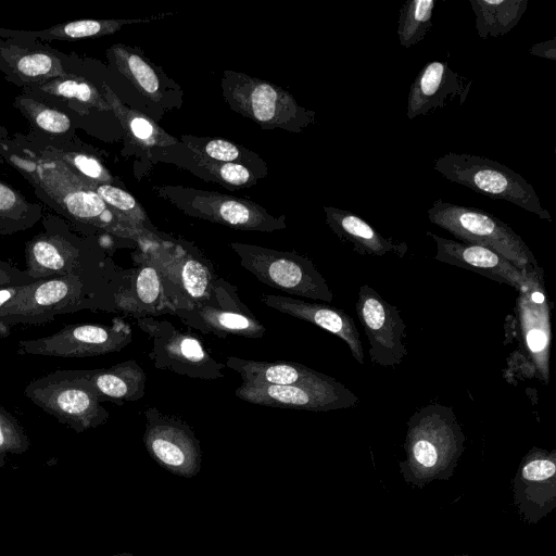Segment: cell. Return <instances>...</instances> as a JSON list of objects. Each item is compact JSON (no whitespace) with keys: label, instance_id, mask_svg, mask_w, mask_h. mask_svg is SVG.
<instances>
[{"label":"cell","instance_id":"ee69618b","mask_svg":"<svg viewBox=\"0 0 556 556\" xmlns=\"http://www.w3.org/2000/svg\"><path fill=\"white\" fill-rule=\"evenodd\" d=\"M112 556H135L134 554L131 553H128V552H123V553H117V554H114Z\"/></svg>","mask_w":556,"mask_h":556},{"label":"cell","instance_id":"f1b7e54d","mask_svg":"<svg viewBox=\"0 0 556 556\" xmlns=\"http://www.w3.org/2000/svg\"><path fill=\"white\" fill-rule=\"evenodd\" d=\"M102 93L127 137L136 146L148 149L165 148L178 143L177 138L167 134L146 114L125 105L105 83L102 84Z\"/></svg>","mask_w":556,"mask_h":556},{"label":"cell","instance_id":"8fae6325","mask_svg":"<svg viewBox=\"0 0 556 556\" xmlns=\"http://www.w3.org/2000/svg\"><path fill=\"white\" fill-rule=\"evenodd\" d=\"M131 338L129 326L119 319L112 325H68L53 334L20 341L18 353L58 357L94 356L117 352Z\"/></svg>","mask_w":556,"mask_h":556},{"label":"cell","instance_id":"5b68a950","mask_svg":"<svg viewBox=\"0 0 556 556\" xmlns=\"http://www.w3.org/2000/svg\"><path fill=\"white\" fill-rule=\"evenodd\" d=\"M433 168L452 182L466 186L491 199L508 201L540 218L552 220L531 184L496 161L450 152L435 159Z\"/></svg>","mask_w":556,"mask_h":556},{"label":"cell","instance_id":"277c9868","mask_svg":"<svg viewBox=\"0 0 556 556\" xmlns=\"http://www.w3.org/2000/svg\"><path fill=\"white\" fill-rule=\"evenodd\" d=\"M429 220L460 242L488 248L511 262L522 273L541 271L533 253L511 227L481 208L438 199L427 211Z\"/></svg>","mask_w":556,"mask_h":556},{"label":"cell","instance_id":"ab89813d","mask_svg":"<svg viewBox=\"0 0 556 556\" xmlns=\"http://www.w3.org/2000/svg\"><path fill=\"white\" fill-rule=\"evenodd\" d=\"M29 447V440L17 424L0 407V467L5 464L8 454H23Z\"/></svg>","mask_w":556,"mask_h":556},{"label":"cell","instance_id":"e0dca14e","mask_svg":"<svg viewBox=\"0 0 556 556\" xmlns=\"http://www.w3.org/2000/svg\"><path fill=\"white\" fill-rule=\"evenodd\" d=\"M471 85V78L454 71L446 61H431L420 70L410 85L406 115L414 119L454 103L462 105Z\"/></svg>","mask_w":556,"mask_h":556},{"label":"cell","instance_id":"52a82bcc","mask_svg":"<svg viewBox=\"0 0 556 556\" xmlns=\"http://www.w3.org/2000/svg\"><path fill=\"white\" fill-rule=\"evenodd\" d=\"M25 394L38 406L77 432L106 421L108 410L89 381L87 370H65L33 381Z\"/></svg>","mask_w":556,"mask_h":556},{"label":"cell","instance_id":"d6986e66","mask_svg":"<svg viewBox=\"0 0 556 556\" xmlns=\"http://www.w3.org/2000/svg\"><path fill=\"white\" fill-rule=\"evenodd\" d=\"M177 314L186 324L219 337L233 334L255 339L266 332V328L237 298H230L228 303L220 300L217 282L208 299L179 307Z\"/></svg>","mask_w":556,"mask_h":556},{"label":"cell","instance_id":"3957f363","mask_svg":"<svg viewBox=\"0 0 556 556\" xmlns=\"http://www.w3.org/2000/svg\"><path fill=\"white\" fill-rule=\"evenodd\" d=\"M222 96L228 106L263 129L300 134L316 123V113L300 105L285 89L244 73L223 72Z\"/></svg>","mask_w":556,"mask_h":556},{"label":"cell","instance_id":"5bb4252c","mask_svg":"<svg viewBox=\"0 0 556 556\" xmlns=\"http://www.w3.org/2000/svg\"><path fill=\"white\" fill-rule=\"evenodd\" d=\"M356 314L369 341V356L374 364L393 367L407 355L406 325L400 309L388 303L367 285L359 288Z\"/></svg>","mask_w":556,"mask_h":556},{"label":"cell","instance_id":"f35d334b","mask_svg":"<svg viewBox=\"0 0 556 556\" xmlns=\"http://www.w3.org/2000/svg\"><path fill=\"white\" fill-rule=\"evenodd\" d=\"M162 277L153 265L142 266L137 273L134 295L135 304L141 311L152 312L162 300L163 294Z\"/></svg>","mask_w":556,"mask_h":556},{"label":"cell","instance_id":"7bdbcfd3","mask_svg":"<svg viewBox=\"0 0 556 556\" xmlns=\"http://www.w3.org/2000/svg\"><path fill=\"white\" fill-rule=\"evenodd\" d=\"M16 274L9 273L8 269L0 267V289L4 287H9V283H12L13 276Z\"/></svg>","mask_w":556,"mask_h":556},{"label":"cell","instance_id":"2e32d148","mask_svg":"<svg viewBox=\"0 0 556 556\" xmlns=\"http://www.w3.org/2000/svg\"><path fill=\"white\" fill-rule=\"evenodd\" d=\"M45 219L46 231L26 245L27 275L35 280L80 271L83 249L78 238L54 216Z\"/></svg>","mask_w":556,"mask_h":556},{"label":"cell","instance_id":"7a4b0ae2","mask_svg":"<svg viewBox=\"0 0 556 556\" xmlns=\"http://www.w3.org/2000/svg\"><path fill=\"white\" fill-rule=\"evenodd\" d=\"M465 440L451 407L433 403L416 410L407 421L406 458L399 463L404 481L424 489L434 480H448L464 452Z\"/></svg>","mask_w":556,"mask_h":556},{"label":"cell","instance_id":"83f0119b","mask_svg":"<svg viewBox=\"0 0 556 556\" xmlns=\"http://www.w3.org/2000/svg\"><path fill=\"white\" fill-rule=\"evenodd\" d=\"M87 377L98 394L115 401H137L146 392V372L135 361L110 368L87 370Z\"/></svg>","mask_w":556,"mask_h":556},{"label":"cell","instance_id":"8d00e7d4","mask_svg":"<svg viewBox=\"0 0 556 556\" xmlns=\"http://www.w3.org/2000/svg\"><path fill=\"white\" fill-rule=\"evenodd\" d=\"M93 190L119 217L137 230L151 232L153 227L144 208L126 190L109 184H94L86 180Z\"/></svg>","mask_w":556,"mask_h":556},{"label":"cell","instance_id":"d4e9b609","mask_svg":"<svg viewBox=\"0 0 556 556\" xmlns=\"http://www.w3.org/2000/svg\"><path fill=\"white\" fill-rule=\"evenodd\" d=\"M170 15L172 13H161L140 18L78 20L58 24L41 30H14L0 27V37L35 38L42 41L94 38L111 35L126 25L149 23Z\"/></svg>","mask_w":556,"mask_h":556},{"label":"cell","instance_id":"603a6c76","mask_svg":"<svg viewBox=\"0 0 556 556\" xmlns=\"http://www.w3.org/2000/svg\"><path fill=\"white\" fill-rule=\"evenodd\" d=\"M326 224L338 238L350 244L354 251L362 255L383 256L389 253L403 256L407 251L405 242H395L383 237L370 224L355 213L324 206Z\"/></svg>","mask_w":556,"mask_h":556},{"label":"cell","instance_id":"ac0fdd59","mask_svg":"<svg viewBox=\"0 0 556 556\" xmlns=\"http://www.w3.org/2000/svg\"><path fill=\"white\" fill-rule=\"evenodd\" d=\"M437 245L434 260L475 271L496 282L506 283L517 291L530 288L533 275L525 274L501 254L480 245L464 243L427 232Z\"/></svg>","mask_w":556,"mask_h":556},{"label":"cell","instance_id":"f546056e","mask_svg":"<svg viewBox=\"0 0 556 556\" xmlns=\"http://www.w3.org/2000/svg\"><path fill=\"white\" fill-rule=\"evenodd\" d=\"M476 16V29L482 39L504 36L525 14L528 0H469Z\"/></svg>","mask_w":556,"mask_h":556},{"label":"cell","instance_id":"8992f818","mask_svg":"<svg viewBox=\"0 0 556 556\" xmlns=\"http://www.w3.org/2000/svg\"><path fill=\"white\" fill-rule=\"evenodd\" d=\"M153 191L184 214L230 228L273 232L287 228L286 216H274L249 199L184 186H154Z\"/></svg>","mask_w":556,"mask_h":556},{"label":"cell","instance_id":"1f68e13d","mask_svg":"<svg viewBox=\"0 0 556 556\" xmlns=\"http://www.w3.org/2000/svg\"><path fill=\"white\" fill-rule=\"evenodd\" d=\"M21 135V134H20ZM26 144L38 155L62 162L73 173L94 184L113 185L115 178L94 155L84 151L68 150L49 143H38L21 135Z\"/></svg>","mask_w":556,"mask_h":556},{"label":"cell","instance_id":"484cf974","mask_svg":"<svg viewBox=\"0 0 556 556\" xmlns=\"http://www.w3.org/2000/svg\"><path fill=\"white\" fill-rule=\"evenodd\" d=\"M106 56L143 97L155 103L162 100L163 73L141 51L115 43L108 49Z\"/></svg>","mask_w":556,"mask_h":556},{"label":"cell","instance_id":"6da1fadb","mask_svg":"<svg viewBox=\"0 0 556 556\" xmlns=\"http://www.w3.org/2000/svg\"><path fill=\"white\" fill-rule=\"evenodd\" d=\"M0 155L34 187L39 199L71 222L121 237L141 233L91 190L86 179L62 162L35 153L20 134L9 138L0 131Z\"/></svg>","mask_w":556,"mask_h":556},{"label":"cell","instance_id":"e575fe53","mask_svg":"<svg viewBox=\"0 0 556 556\" xmlns=\"http://www.w3.org/2000/svg\"><path fill=\"white\" fill-rule=\"evenodd\" d=\"M437 0H409L404 2L397 20L400 45L409 48L421 41L432 27Z\"/></svg>","mask_w":556,"mask_h":556},{"label":"cell","instance_id":"f6af8a7d","mask_svg":"<svg viewBox=\"0 0 556 556\" xmlns=\"http://www.w3.org/2000/svg\"><path fill=\"white\" fill-rule=\"evenodd\" d=\"M456 556H470V555H468V554H458Z\"/></svg>","mask_w":556,"mask_h":556},{"label":"cell","instance_id":"d590c367","mask_svg":"<svg viewBox=\"0 0 556 556\" xmlns=\"http://www.w3.org/2000/svg\"><path fill=\"white\" fill-rule=\"evenodd\" d=\"M170 267L175 279L189 298V305L210 298L216 281L213 280V275L206 265L191 255H186L175 260Z\"/></svg>","mask_w":556,"mask_h":556},{"label":"cell","instance_id":"cb8c5ba5","mask_svg":"<svg viewBox=\"0 0 556 556\" xmlns=\"http://www.w3.org/2000/svg\"><path fill=\"white\" fill-rule=\"evenodd\" d=\"M226 366L240 375L242 383L253 386H293L323 382L331 378L292 362L253 361L228 356Z\"/></svg>","mask_w":556,"mask_h":556},{"label":"cell","instance_id":"74e56055","mask_svg":"<svg viewBox=\"0 0 556 556\" xmlns=\"http://www.w3.org/2000/svg\"><path fill=\"white\" fill-rule=\"evenodd\" d=\"M198 165L206 170L215 181L226 188L241 189L257 184L264 177L255 169L238 163H219L200 159L193 155Z\"/></svg>","mask_w":556,"mask_h":556},{"label":"cell","instance_id":"b9f144b4","mask_svg":"<svg viewBox=\"0 0 556 556\" xmlns=\"http://www.w3.org/2000/svg\"><path fill=\"white\" fill-rule=\"evenodd\" d=\"M20 286L21 285H14L0 289V308L15 298V295L18 292Z\"/></svg>","mask_w":556,"mask_h":556},{"label":"cell","instance_id":"ba28073f","mask_svg":"<svg viewBox=\"0 0 556 556\" xmlns=\"http://www.w3.org/2000/svg\"><path fill=\"white\" fill-rule=\"evenodd\" d=\"M243 268L263 283L288 293L330 303L333 293L312 261L294 252L231 242Z\"/></svg>","mask_w":556,"mask_h":556},{"label":"cell","instance_id":"60d3db41","mask_svg":"<svg viewBox=\"0 0 556 556\" xmlns=\"http://www.w3.org/2000/svg\"><path fill=\"white\" fill-rule=\"evenodd\" d=\"M529 52L532 55L555 61L556 60V39L553 38L547 41L535 43L529 49Z\"/></svg>","mask_w":556,"mask_h":556},{"label":"cell","instance_id":"44dd1931","mask_svg":"<svg viewBox=\"0 0 556 556\" xmlns=\"http://www.w3.org/2000/svg\"><path fill=\"white\" fill-rule=\"evenodd\" d=\"M0 71L8 80L24 87L68 74L54 53L1 37Z\"/></svg>","mask_w":556,"mask_h":556},{"label":"cell","instance_id":"30bf717a","mask_svg":"<svg viewBox=\"0 0 556 556\" xmlns=\"http://www.w3.org/2000/svg\"><path fill=\"white\" fill-rule=\"evenodd\" d=\"M83 294L81 271L21 285L15 298L0 308V323L45 321L55 314L79 309Z\"/></svg>","mask_w":556,"mask_h":556},{"label":"cell","instance_id":"ffe728a7","mask_svg":"<svg viewBox=\"0 0 556 556\" xmlns=\"http://www.w3.org/2000/svg\"><path fill=\"white\" fill-rule=\"evenodd\" d=\"M261 301L273 309L308 321L341 338L348 344L353 357L359 364L365 363L359 332L353 318L344 311L277 294H263Z\"/></svg>","mask_w":556,"mask_h":556},{"label":"cell","instance_id":"7402d4cb","mask_svg":"<svg viewBox=\"0 0 556 556\" xmlns=\"http://www.w3.org/2000/svg\"><path fill=\"white\" fill-rule=\"evenodd\" d=\"M539 275L534 274L530 288L520 292L518 309L522 334L530 356L542 379L548 382L551 327L548 306L539 281Z\"/></svg>","mask_w":556,"mask_h":556},{"label":"cell","instance_id":"4fadbf2b","mask_svg":"<svg viewBox=\"0 0 556 556\" xmlns=\"http://www.w3.org/2000/svg\"><path fill=\"white\" fill-rule=\"evenodd\" d=\"M235 395L245 402L280 408L328 412L354 407L358 397L345 386L330 378L327 381L293 386H253L241 383Z\"/></svg>","mask_w":556,"mask_h":556},{"label":"cell","instance_id":"d6a6232c","mask_svg":"<svg viewBox=\"0 0 556 556\" xmlns=\"http://www.w3.org/2000/svg\"><path fill=\"white\" fill-rule=\"evenodd\" d=\"M43 215L42 206L0 180V232L13 233L33 227Z\"/></svg>","mask_w":556,"mask_h":556},{"label":"cell","instance_id":"9c48e42d","mask_svg":"<svg viewBox=\"0 0 556 556\" xmlns=\"http://www.w3.org/2000/svg\"><path fill=\"white\" fill-rule=\"evenodd\" d=\"M137 321L151 340L148 355L156 368L198 379L224 377V365L215 361L194 336L152 317H140Z\"/></svg>","mask_w":556,"mask_h":556},{"label":"cell","instance_id":"836d02e7","mask_svg":"<svg viewBox=\"0 0 556 556\" xmlns=\"http://www.w3.org/2000/svg\"><path fill=\"white\" fill-rule=\"evenodd\" d=\"M14 106L29 122L34 131L60 137L73 130L72 121L65 113L27 92L15 98Z\"/></svg>","mask_w":556,"mask_h":556},{"label":"cell","instance_id":"4316f807","mask_svg":"<svg viewBox=\"0 0 556 556\" xmlns=\"http://www.w3.org/2000/svg\"><path fill=\"white\" fill-rule=\"evenodd\" d=\"M29 92L42 93L48 99L67 102L72 110L86 114L90 109L108 112L111 108L103 93L87 78L66 74L25 87Z\"/></svg>","mask_w":556,"mask_h":556},{"label":"cell","instance_id":"4dcf8cb0","mask_svg":"<svg viewBox=\"0 0 556 556\" xmlns=\"http://www.w3.org/2000/svg\"><path fill=\"white\" fill-rule=\"evenodd\" d=\"M180 139L194 156L219 163H238L267 174L266 163L257 154L233 141L190 135Z\"/></svg>","mask_w":556,"mask_h":556},{"label":"cell","instance_id":"9a60e30c","mask_svg":"<svg viewBox=\"0 0 556 556\" xmlns=\"http://www.w3.org/2000/svg\"><path fill=\"white\" fill-rule=\"evenodd\" d=\"M513 503L527 523H538L556 508V450L532 447L511 479Z\"/></svg>","mask_w":556,"mask_h":556},{"label":"cell","instance_id":"7c38bea8","mask_svg":"<svg viewBox=\"0 0 556 556\" xmlns=\"http://www.w3.org/2000/svg\"><path fill=\"white\" fill-rule=\"evenodd\" d=\"M144 446L150 456L173 475L192 478L201 469L200 442L191 428L180 419L146 409Z\"/></svg>","mask_w":556,"mask_h":556}]
</instances>
